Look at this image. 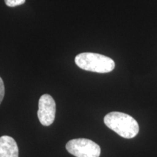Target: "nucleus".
Returning <instances> with one entry per match:
<instances>
[{"label": "nucleus", "instance_id": "nucleus-1", "mask_svg": "<svg viewBox=\"0 0 157 157\" xmlns=\"http://www.w3.org/2000/svg\"><path fill=\"white\" fill-rule=\"evenodd\" d=\"M104 123L109 129L124 138H133L138 134V123L127 113L117 111L108 113L104 117Z\"/></svg>", "mask_w": 157, "mask_h": 157}, {"label": "nucleus", "instance_id": "nucleus-2", "mask_svg": "<svg viewBox=\"0 0 157 157\" xmlns=\"http://www.w3.org/2000/svg\"><path fill=\"white\" fill-rule=\"evenodd\" d=\"M75 63L80 68L96 73H109L115 68V63L111 58L93 52H83L75 58Z\"/></svg>", "mask_w": 157, "mask_h": 157}, {"label": "nucleus", "instance_id": "nucleus-3", "mask_svg": "<svg viewBox=\"0 0 157 157\" xmlns=\"http://www.w3.org/2000/svg\"><path fill=\"white\" fill-rule=\"evenodd\" d=\"M66 150L76 157H99L101 147L93 140L85 138L73 139L66 143Z\"/></svg>", "mask_w": 157, "mask_h": 157}, {"label": "nucleus", "instance_id": "nucleus-4", "mask_svg": "<svg viewBox=\"0 0 157 157\" xmlns=\"http://www.w3.org/2000/svg\"><path fill=\"white\" fill-rule=\"evenodd\" d=\"M56 105L52 97L48 94L42 95L39 100V110L37 112L39 120L44 126H50L56 118Z\"/></svg>", "mask_w": 157, "mask_h": 157}, {"label": "nucleus", "instance_id": "nucleus-5", "mask_svg": "<svg viewBox=\"0 0 157 157\" xmlns=\"http://www.w3.org/2000/svg\"><path fill=\"white\" fill-rule=\"evenodd\" d=\"M0 157H18V147L12 137H0Z\"/></svg>", "mask_w": 157, "mask_h": 157}, {"label": "nucleus", "instance_id": "nucleus-6", "mask_svg": "<svg viewBox=\"0 0 157 157\" xmlns=\"http://www.w3.org/2000/svg\"><path fill=\"white\" fill-rule=\"evenodd\" d=\"M25 0H5V2L8 7H16L24 4Z\"/></svg>", "mask_w": 157, "mask_h": 157}, {"label": "nucleus", "instance_id": "nucleus-7", "mask_svg": "<svg viewBox=\"0 0 157 157\" xmlns=\"http://www.w3.org/2000/svg\"><path fill=\"white\" fill-rule=\"evenodd\" d=\"M4 96H5V84L2 78L0 77V104L3 101Z\"/></svg>", "mask_w": 157, "mask_h": 157}]
</instances>
